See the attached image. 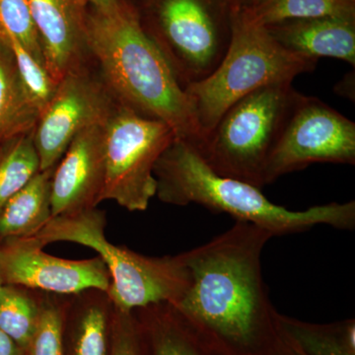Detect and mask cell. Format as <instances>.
I'll use <instances>...</instances> for the list:
<instances>
[{
    "label": "cell",
    "instance_id": "cell-19",
    "mask_svg": "<svg viewBox=\"0 0 355 355\" xmlns=\"http://www.w3.org/2000/svg\"><path fill=\"white\" fill-rule=\"evenodd\" d=\"M238 10L263 26L301 18L355 16V0H236Z\"/></svg>",
    "mask_w": 355,
    "mask_h": 355
},
{
    "label": "cell",
    "instance_id": "cell-15",
    "mask_svg": "<svg viewBox=\"0 0 355 355\" xmlns=\"http://www.w3.org/2000/svg\"><path fill=\"white\" fill-rule=\"evenodd\" d=\"M113 311V302L107 291L93 288L67 295L65 354L109 355Z\"/></svg>",
    "mask_w": 355,
    "mask_h": 355
},
{
    "label": "cell",
    "instance_id": "cell-2",
    "mask_svg": "<svg viewBox=\"0 0 355 355\" xmlns=\"http://www.w3.org/2000/svg\"><path fill=\"white\" fill-rule=\"evenodd\" d=\"M85 26L93 60L118 101L163 121L177 139L200 146L203 135L193 103L142 30L130 2L86 6Z\"/></svg>",
    "mask_w": 355,
    "mask_h": 355
},
{
    "label": "cell",
    "instance_id": "cell-1",
    "mask_svg": "<svg viewBox=\"0 0 355 355\" xmlns=\"http://www.w3.org/2000/svg\"><path fill=\"white\" fill-rule=\"evenodd\" d=\"M273 237L266 229L235 221L222 234L182 253L191 286L173 306L191 330L248 352L279 328L261 272V254Z\"/></svg>",
    "mask_w": 355,
    "mask_h": 355
},
{
    "label": "cell",
    "instance_id": "cell-6",
    "mask_svg": "<svg viewBox=\"0 0 355 355\" xmlns=\"http://www.w3.org/2000/svg\"><path fill=\"white\" fill-rule=\"evenodd\" d=\"M184 89L210 76L232 36L236 0H128Z\"/></svg>",
    "mask_w": 355,
    "mask_h": 355
},
{
    "label": "cell",
    "instance_id": "cell-13",
    "mask_svg": "<svg viewBox=\"0 0 355 355\" xmlns=\"http://www.w3.org/2000/svg\"><path fill=\"white\" fill-rule=\"evenodd\" d=\"M44 64L57 83L92 64L85 26L86 7L76 0H27Z\"/></svg>",
    "mask_w": 355,
    "mask_h": 355
},
{
    "label": "cell",
    "instance_id": "cell-5",
    "mask_svg": "<svg viewBox=\"0 0 355 355\" xmlns=\"http://www.w3.org/2000/svg\"><path fill=\"white\" fill-rule=\"evenodd\" d=\"M317 62L286 50L263 26L245 17L236 4L232 36L220 64L207 78L184 88L203 137L238 100L270 84L292 83L300 74L312 72Z\"/></svg>",
    "mask_w": 355,
    "mask_h": 355
},
{
    "label": "cell",
    "instance_id": "cell-20",
    "mask_svg": "<svg viewBox=\"0 0 355 355\" xmlns=\"http://www.w3.org/2000/svg\"><path fill=\"white\" fill-rule=\"evenodd\" d=\"M280 333L305 355H355L354 321L343 324L340 331L302 323L277 315Z\"/></svg>",
    "mask_w": 355,
    "mask_h": 355
},
{
    "label": "cell",
    "instance_id": "cell-16",
    "mask_svg": "<svg viewBox=\"0 0 355 355\" xmlns=\"http://www.w3.org/2000/svg\"><path fill=\"white\" fill-rule=\"evenodd\" d=\"M40 114L21 78L4 30L0 37V148L32 132Z\"/></svg>",
    "mask_w": 355,
    "mask_h": 355
},
{
    "label": "cell",
    "instance_id": "cell-7",
    "mask_svg": "<svg viewBox=\"0 0 355 355\" xmlns=\"http://www.w3.org/2000/svg\"><path fill=\"white\" fill-rule=\"evenodd\" d=\"M300 94L292 83L257 89L231 105L193 148L216 174L263 188L268 158Z\"/></svg>",
    "mask_w": 355,
    "mask_h": 355
},
{
    "label": "cell",
    "instance_id": "cell-8",
    "mask_svg": "<svg viewBox=\"0 0 355 355\" xmlns=\"http://www.w3.org/2000/svg\"><path fill=\"white\" fill-rule=\"evenodd\" d=\"M176 139L169 125L119 105L105 125L106 179L102 202L144 211L156 197L154 167Z\"/></svg>",
    "mask_w": 355,
    "mask_h": 355
},
{
    "label": "cell",
    "instance_id": "cell-26",
    "mask_svg": "<svg viewBox=\"0 0 355 355\" xmlns=\"http://www.w3.org/2000/svg\"><path fill=\"white\" fill-rule=\"evenodd\" d=\"M142 334L135 311L114 307L109 355H142Z\"/></svg>",
    "mask_w": 355,
    "mask_h": 355
},
{
    "label": "cell",
    "instance_id": "cell-3",
    "mask_svg": "<svg viewBox=\"0 0 355 355\" xmlns=\"http://www.w3.org/2000/svg\"><path fill=\"white\" fill-rule=\"evenodd\" d=\"M156 197L177 207L191 203L232 216L235 221L254 224L275 237L306 232L319 225L340 230L355 228V202H331L305 210H291L275 205L261 189L246 182L220 176L203 162L193 146L174 141L154 167Z\"/></svg>",
    "mask_w": 355,
    "mask_h": 355
},
{
    "label": "cell",
    "instance_id": "cell-27",
    "mask_svg": "<svg viewBox=\"0 0 355 355\" xmlns=\"http://www.w3.org/2000/svg\"><path fill=\"white\" fill-rule=\"evenodd\" d=\"M335 91L338 95L345 96L347 99L354 101V70L336 84Z\"/></svg>",
    "mask_w": 355,
    "mask_h": 355
},
{
    "label": "cell",
    "instance_id": "cell-9",
    "mask_svg": "<svg viewBox=\"0 0 355 355\" xmlns=\"http://www.w3.org/2000/svg\"><path fill=\"white\" fill-rule=\"evenodd\" d=\"M313 163L355 165V123L322 100L300 94L268 158L263 183Z\"/></svg>",
    "mask_w": 355,
    "mask_h": 355
},
{
    "label": "cell",
    "instance_id": "cell-31",
    "mask_svg": "<svg viewBox=\"0 0 355 355\" xmlns=\"http://www.w3.org/2000/svg\"><path fill=\"white\" fill-rule=\"evenodd\" d=\"M15 140H14V141H15ZM14 141L10 142V144H7V146L1 147V148H0V159H1L2 156L4 155V153H6L7 150H8L9 147L12 146Z\"/></svg>",
    "mask_w": 355,
    "mask_h": 355
},
{
    "label": "cell",
    "instance_id": "cell-23",
    "mask_svg": "<svg viewBox=\"0 0 355 355\" xmlns=\"http://www.w3.org/2000/svg\"><path fill=\"white\" fill-rule=\"evenodd\" d=\"M67 295L41 291V311L36 331L24 355H67L64 324Z\"/></svg>",
    "mask_w": 355,
    "mask_h": 355
},
{
    "label": "cell",
    "instance_id": "cell-11",
    "mask_svg": "<svg viewBox=\"0 0 355 355\" xmlns=\"http://www.w3.org/2000/svg\"><path fill=\"white\" fill-rule=\"evenodd\" d=\"M0 279L4 286L73 295L87 289L109 291L111 277L99 256L67 260L51 256L30 237L0 241Z\"/></svg>",
    "mask_w": 355,
    "mask_h": 355
},
{
    "label": "cell",
    "instance_id": "cell-10",
    "mask_svg": "<svg viewBox=\"0 0 355 355\" xmlns=\"http://www.w3.org/2000/svg\"><path fill=\"white\" fill-rule=\"evenodd\" d=\"M120 104L94 60L62 77L33 132L40 170L55 167L78 133L106 123Z\"/></svg>",
    "mask_w": 355,
    "mask_h": 355
},
{
    "label": "cell",
    "instance_id": "cell-32",
    "mask_svg": "<svg viewBox=\"0 0 355 355\" xmlns=\"http://www.w3.org/2000/svg\"><path fill=\"white\" fill-rule=\"evenodd\" d=\"M4 284L2 282L1 279H0V296H1L2 291H3Z\"/></svg>",
    "mask_w": 355,
    "mask_h": 355
},
{
    "label": "cell",
    "instance_id": "cell-14",
    "mask_svg": "<svg viewBox=\"0 0 355 355\" xmlns=\"http://www.w3.org/2000/svg\"><path fill=\"white\" fill-rule=\"evenodd\" d=\"M286 50L319 60L333 58L355 67V16L301 18L265 26Z\"/></svg>",
    "mask_w": 355,
    "mask_h": 355
},
{
    "label": "cell",
    "instance_id": "cell-33",
    "mask_svg": "<svg viewBox=\"0 0 355 355\" xmlns=\"http://www.w3.org/2000/svg\"><path fill=\"white\" fill-rule=\"evenodd\" d=\"M4 29L3 27H2L1 24H0V37L2 36V34H3Z\"/></svg>",
    "mask_w": 355,
    "mask_h": 355
},
{
    "label": "cell",
    "instance_id": "cell-30",
    "mask_svg": "<svg viewBox=\"0 0 355 355\" xmlns=\"http://www.w3.org/2000/svg\"><path fill=\"white\" fill-rule=\"evenodd\" d=\"M77 3L80 4L81 6H96L103 7L110 6L113 3L114 0H76Z\"/></svg>",
    "mask_w": 355,
    "mask_h": 355
},
{
    "label": "cell",
    "instance_id": "cell-29",
    "mask_svg": "<svg viewBox=\"0 0 355 355\" xmlns=\"http://www.w3.org/2000/svg\"><path fill=\"white\" fill-rule=\"evenodd\" d=\"M282 343H284V352H282V354H279V355H305L300 349H298L297 347H296L295 345H293V343H292L286 336H284L282 334Z\"/></svg>",
    "mask_w": 355,
    "mask_h": 355
},
{
    "label": "cell",
    "instance_id": "cell-17",
    "mask_svg": "<svg viewBox=\"0 0 355 355\" xmlns=\"http://www.w3.org/2000/svg\"><path fill=\"white\" fill-rule=\"evenodd\" d=\"M55 167L40 171L0 210V241L29 237L51 217V180Z\"/></svg>",
    "mask_w": 355,
    "mask_h": 355
},
{
    "label": "cell",
    "instance_id": "cell-24",
    "mask_svg": "<svg viewBox=\"0 0 355 355\" xmlns=\"http://www.w3.org/2000/svg\"><path fill=\"white\" fill-rule=\"evenodd\" d=\"M6 37L21 78L38 107L40 113H42L53 97L58 83L51 76L46 67L40 64L17 40L7 33Z\"/></svg>",
    "mask_w": 355,
    "mask_h": 355
},
{
    "label": "cell",
    "instance_id": "cell-12",
    "mask_svg": "<svg viewBox=\"0 0 355 355\" xmlns=\"http://www.w3.org/2000/svg\"><path fill=\"white\" fill-rule=\"evenodd\" d=\"M106 123L78 133L55 165L51 180V216L95 209L102 202L106 179Z\"/></svg>",
    "mask_w": 355,
    "mask_h": 355
},
{
    "label": "cell",
    "instance_id": "cell-21",
    "mask_svg": "<svg viewBox=\"0 0 355 355\" xmlns=\"http://www.w3.org/2000/svg\"><path fill=\"white\" fill-rule=\"evenodd\" d=\"M41 311V291L4 286L0 296V330L23 352L29 345Z\"/></svg>",
    "mask_w": 355,
    "mask_h": 355
},
{
    "label": "cell",
    "instance_id": "cell-4",
    "mask_svg": "<svg viewBox=\"0 0 355 355\" xmlns=\"http://www.w3.org/2000/svg\"><path fill=\"white\" fill-rule=\"evenodd\" d=\"M106 212L95 207L53 216L30 238L39 246L71 242L94 250L108 268V294L114 308L125 312L146 306L176 305L191 286V275L182 253L148 257L107 239Z\"/></svg>",
    "mask_w": 355,
    "mask_h": 355
},
{
    "label": "cell",
    "instance_id": "cell-22",
    "mask_svg": "<svg viewBox=\"0 0 355 355\" xmlns=\"http://www.w3.org/2000/svg\"><path fill=\"white\" fill-rule=\"evenodd\" d=\"M33 132L16 139L0 159V210L41 171Z\"/></svg>",
    "mask_w": 355,
    "mask_h": 355
},
{
    "label": "cell",
    "instance_id": "cell-25",
    "mask_svg": "<svg viewBox=\"0 0 355 355\" xmlns=\"http://www.w3.org/2000/svg\"><path fill=\"white\" fill-rule=\"evenodd\" d=\"M0 24L44 67L39 37L27 0H0Z\"/></svg>",
    "mask_w": 355,
    "mask_h": 355
},
{
    "label": "cell",
    "instance_id": "cell-28",
    "mask_svg": "<svg viewBox=\"0 0 355 355\" xmlns=\"http://www.w3.org/2000/svg\"><path fill=\"white\" fill-rule=\"evenodd\" d=\"M0 355H24L23 350L0 330Z\"/></svg>",
    "mask_w": 355,
    "mask_h": 355
},
{
    "label": "cell",
    "instance_id": "cell-18",
    "mask_svg": "<svg viewBox=\"0 0 355 355\" xmlns=\"http://www.w3.org/2000/svg\"><path fill=\"white\" fill-rule=\"evenodd\" d=\"M153 355H207L188 324L169 303L133 310Z\"/></svg>",
    "mask_w": 355,
    "mask_h": 355
}]
</instances>
